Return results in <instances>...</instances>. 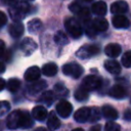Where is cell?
I'll return each mask as SVG.
<instances>
[{
    "label": "cell",
    "instance_id": "ac0fdd59",
    "mask_svg": "<svg viewBox=\"0 0 131 131\" xmlns=\"http://www.w3.org/2000/svg\"><path fill=\"white\" fill-rule=\"evenodd\" d=\"M60 126V121L57 118V116L55 115L54 112H51L47 118V127L50 131H54L56 129H58Z\"/></svg>",
    "mask_w": 131,
    "mask_h": 131
},
{
    "label": "cell",
    "instance_id": "8992f818",
    "mask_svg": "<svg viewBox=\"0 0 131 131\" xmlns=\"http://www.w3.org/2000/svg\"><path fill=\"white\" fill-rule=\"evenodd\" d=\"M97 53H99V47L96 45H85L78 49L76 52V55L81 59H86L95 56Z\"/></svg>",
    "mask_w": 131,
    "mask_h": 131
},
{
    "label": "cell",
    "instance_id": "4316f807",
    "mask_svg": "<svg viewBox=\"0 0 131 131\" xmlns=\"http://www.w3.org/2000/svg\"><path fill=\"white\" fill-rule=\"evenodd\" d=\"M54 41L55 43H57L58 45H64L69 42V39H68V36L66 35L64 32L62 31H58L55 36H54Z\"/></svg>",
    "mask_w": 131,
    "mask_h": 131
},
{
    "label": "cell",
    "instance_id": "484cf974",
    "mask_svg": "<svg viewBox=\"0 0 131 131\" xmlns=\"http://www.w3.org/2000/svg\"><path fill=\"white\" fill-rule=\"evenodd\" d=\"M20 87V81L16 78H11L7 82V89L10 92H16Z\"/></svg>",
    "mask_w": 131,
    "mask_h": 131
},
{
    "label": "cell",
    "instance_id": "b9f144b4",
    "mask_svg": "<svg viewBox=\"0 0 131 131\" xmlns=\"http://www.w3.org/2000/svg\"><path fill=\"white\" fill-rule=\"evenodd\" d=\"M90 131H101V130H100V126H99V125L93 126V127L90 129Z\"/></svg>",
    "mask_w": 131,
    "mask_h": 131
},
{
    "label": "cell",
    "instance_id": "7bdbcfd3",
    "mask_svg": "<svg viewBox=\"0 0 131 131\" xmlns=\"http://www.w3.org/2000/svg\"><path fill=\"white\" fill-rule=\"evenodd\" d=\"M4 71H5V66L2 62H0V74L4 73Z\"/></svg>",
    "mask_w": 131,
    "mask_h": 131
},
{
    "label": "cell",
    "instance_id": "5bb4252c",
    "mask_svg": "<svg viewBox=\"0 0 131 131\" xmlns=\"http://www.w3.org/2000/svg\"><path fill=\"white\" fill-rule=\"evenodd\" d=\"M104 68H105V70H106L108 73H111V74H113V75H118V74L121 73V66H120V63H119L117 60H115V59L105 60V62H104Z\"/></svg>",
    "mask_w": 131,
    "mask_h": 131
},
{
    "label": "cell",
    "instance_id": "e0dca14e",
    "mask_svg": "<svg viewBox=\"0 0 131 131\" xmlns=\"http://www.w3.org/2000/svg\"><path fill=\"white\" fill-rule=\"evenodd\" d=\"M121 51H122L121 46H120L119 44H116V43H111V44L106 45V47H105V49H104L105 54H106L107 56L114 57V58L117 57V56H119L120 53H121Z\"/></svg>",
    "mask_w": 131,
    "mask_h": 131
},
{
    "label": "cell",
    "instance_id": "d590c367",
    "mask_svg": "<svg viewBox=\"0 0 131 131\" xmlns=\"http://www.w3.org/2000/svg\"><path fill=\"white\" fill-rule=\"evenodd\" d=\"M80 9H81V7H80V5H79L77 2H73V3L70 5V10H71V11H73V12L78 13Z\"/></svg>",
    "mask_w": 131,
    "mask_h": 131
},
{
    "label": "cell",
    "instance_id": "f546056e",
    "mask_svg": "<svg viewBox=\"0 0 131 131\" xmlns=\"http://www.w3.org/2000/svg\"><path fill=\"white\" fill-rule=\"evenodd\" d=\"M122 64L125 68L131 67V51H126L122 56Z\"/></svg>",
    "mask_w": 131,
    "mask_h": 131
},
{
    "label": "cell",
    "instance_id": "5b68a950",
    "mask_svg": "<svg viewBox=\"0 0 131 131\" xmlns=\"http://www.w3.org/2000/svg\"><path fill=\"white\" fill-rule=\"evenodd\" d=\"M100 86H101V79L94 75L86 76L83 79L82 85H81V87H83L87 91H94L98 89Z\"/></svg>",
    "mask_w": 131,
    "mask_h": 131
},
{
    "label": "cell",
    "instance_id": "ab89813d",
    "mask_svg": "<svg viewBox=\"0 0 131 131\" xmlns=\"http://www.w3.org/2000/svg\"><path fill=\"white\" fill-rule=\"evenodd\" d=\"M124 118L127 121H131V110H127L124 114Z\"/></svg>",
    "mask_w": 131,
    "mask_h": 131
},
{
    "label": "cell",
    "instance_id": "cb8c5ba5",
    "mask_svg": "<svg viewBox=\"0 0 131 131\" xmlns=\"http://www.w3.org/2000/svg\"><path fill=\"white\" fill-rule=\"evenodd\" d=\"M42 28V23L40 19L38 18H35V19H32L28 23V31L31 33V34H36L38 33Z\"/></svg>",
    "mask_w": 131,
    "mask_h": 131
},
{
    "label": "cell",
    "instance_id": "836d02e7",
    "mask_svg": "<svg viewBox=\"0 0 131 131\" xmlns=\"http://www.w3.org/2000/svg\"><path fill=\"white\" fill-rule=\"evenodd\" d=\"M10 110V104L8 101H0V117L4 116Z\"/></svg>",
    "mask_w": 131,
    "mask_h": 131
},
{
    "label": "cell",
    "instance_id": "7402d4cb",
    "mask_svg": "<svg viewBox=\"0 0 131 131\" xmlns=\"http://www.w3.org/2000/svg\"><path fill=\"white\" fill-rule=\"evenodd\" d=\"M92 26L96 32H103L108 28V23L103 17H97L92 21Z\"/></svg>",
    "mask_w": 131,
    "mask_h": 131
},
{
    "label": "cell",
    "instance_id": "f1b7e54d",
    "mask_svg": "<svg viewBox=\"0 0 131 131\" xmlns=\"http://www.w3.org/2000/svg\"><path fill=\"white\" fill-rule=\"evenodd\" d=\"M79 17L83 20V23H86L88 20H90V11L88 8H81L78 12Z\"/></svg>",
    "mask_w": 131,
    "mask_h": 131
},
{
    "label": "cell",
    "instance_id": "7a4b0ae2",
    "mask_svg": "<svg viewBox=\"0 0 131 131\" xmlns=\"http://www.w3.org/2000/svg\"><path fill=\"white\" fill-rule=\"evenodd\" d=\"M30 9L31 7L27 2H20L14 4L9 9V14L14 21H19L30 13Z\"/></svg>",
    "mask_w": 131,
    "mask_h": 131
},
{
    "label": "cell",
    "instance_id": "6da1fadb",
    "mask_svg": "<svg viewBox=\"0 0 131 131\" xmlns=\"http://www.w3.org/2000/svg\"><path fill=\"white\" fill-rule=\"evenodd\" d=\"M34 124L31 115L26 111H13L6 119V126L9 129L30 128Z\"/></svg>",
    "mask_w": 131,
    "mask_h": 131
},
{
    "label": "cell",
    "instance_id": "ba28073f",
    "mask_svg": "<svg viewBox=\"0 0 131 131\" xmlns=\"http://www.w3.org/2000/svg\"><path fill=\"white\" fill-rule=\"evenodd\" d=\"M37 49V43L32 38H25L20 43V50L26 55H31Z\"/></svg>",
    "mask_w": 131,
    "mask_h": 131
},
{
    "label": "cell",
    "instance_id": "9a60e30c",
    "mask_svg": "<svg viewBox=\"0 0 131 131\" xmlns=\"http://www.w3.org/2000/svg\"><path fill=\"white\" fill-rule=\"evenodd\" d=\"M47 86V83L43 80H37L35 81L33 84H31L28 88V91L31 94H38L40 92H42Z\"/></svg>",
    "mask_w": 131,
    "mask_h": 131
},
{
    "label": "cell",
    "instance_id": "4dcf8cb0",
    "mask_svg": "<svg viewBox=\"0 0 131 131\" xmlns=\"http://www.w3.org/2000/svg\"><path fill=\"white\" fill-rule=\"evenodd\" d=\"M100 118V114H99V110L97 107H91L90 108V117H89V120L91 122H95L97 120H99Z\"/></svg>",
    "mask_w": 131,
    "mask_h": 131
},
{
    "label": "cell",
    "instance_id": "8d00e7d4",
    "mask_svg": "<svg viewBox=\"0 0 131 131\" xmlns=\"http://www.w3.org/2000/svg\"><path fill=\"white\" fill-rule=\"evenodd\" d=\"M6 20H7V17L5 15V13L0 11V28L6 24Z\"/></svg>",
    "mask_w": 131,
    "mask_h": 131
},
{
    "label": "cell",
    "instance_id": "d6986e66",
    "mask_svg": "<svg viewBox=\"0 0 131 131\" xmlns=\"http://www.w3.org/2000/svg\"><path fill=\"white\" fill-rule=\"evenodd\" d=\"M108 94L114 98L122 99L126 96V90L124 89V87H122L120 85H115L110 89Z\"/></svg>",
    "mask_w": 131,
    "mask_h": 131
},
{
    "label": "cell",
    "instance_id": "4fadbf2b",
    "mask_svg": "<svg viewBox=\"0 0 131 131\" xmlns=\"http://www.w3.org/2000/svg\"><path fill=\"white\" fill-rule=\"evenodd\" d=\"M130 25L128 18L123 14H118L113 17V26L117 29H126Z\"/></svg>",
    "mask_w": 131,
    "mask_h": 131
},
{
    "label": "cell",
    "instance_id": "44dd1931",
    "mask_svg": "<svg viewBox=\"0 0 131 131\" xmlns=\"http://www.w3.org/2000/svg\"><path fill=\"white\" fill-rule=\"evenodd\" d=\"M91 10H92V12H93L94 14L103 16V15L106 13L107 7H106V4H105L103 1H97V2H95L94 4H92Z\"/></svg>",
    "mask_w": 131,
    "mask_h": 131
},
{
    "label": "cell",
    "instance_id": "7c38bea8",
    "mask_svg": "<svg viewBox=\"0 0 131 131\" xmlns=\"http://www.w3.org/2000/svg\"><path fill=\"white\" fill-rule=\"evenodd\" d=\"M8 32L12 38H19L24 34V25L20 21H14L9 26Z\"/></svg>",
    "mask_w": 131,
    "mask_h": 131
},
{
    "label": "cell",
    "instance_id": "f6af8a7d",
    "mask_svg": "<svg viewBox=\"0 0 131 131\" xmlns=\"http://www.w3.org/2000/svg\"><path fill=\"white\" fill-rule=\"evenodd\" d=\"M84 1H86V2H91V1H93V0H84Z\"/></svg>",
    "mask_w": 131,
    "mask_h": 131
},
{
    "label": "cell",
    "instance_id": "603a6c76",
    "mask_svg": "<svg viewBox=\"0 0 131 131\" xmlns=\"http://www.w3.org/2000/svg\"><path fill=\"white\" fill-rule=\"evenodd\" d=\"M56 73H57V66L54 62H48L42 67V74L47 77H52Z\"/></svg>",
    "mask_w": 131,
    "mask_h": 131
},
{
    "label": "cell",
    "instance_id": "277c9868",
    "mask_svg": "<svg viewBox=\"0 0 131 131\" xmlns=\"http://www.w3.org/2000/svg\"><path fill=\"white\" fill-rule=\"evenodd\" d=\"M83 68L77 62H69L62 67V73L66 76L72 77L74 79L80 78L83 74Z\"/></svg>",
    "mask_w": 131,
    "mask_h": 131
},
{
    "label": "cell",
    "instance_id": "f35d334b",
    "mask_svg": "<svg viewBox=\"0 0 131 131\" xmlns=\"http://www.w3.org/2000/svg\"><path fill=\"white\" fill-rule=\"evenodd\" d=\"M4 52H5V43H4V41L0 40V57L3 56Z\"/></svg>",
    "mask_w": 131,
    "mask_h": 131
},
{
    "label": "cell",
    "instance_id": "ffe728a7",
    "mask_svg": "<svg viewBox=\"0 0 131 131\" xmlns=\"http://www.w3.org/2000/svg\"><path fill=\"white\" fill-rule=\"evenodd\" d=\"M101 113L106 119H111V120H116L119 117L117 110L115 107H113L112 105H108V104H105L102 106Z\"/></svg>",
    "mask_w": 131,
    "mask_h": 131
},
{
    "label": "cell",
    "instance_id": "8fae6325",
    "mask_svg": "<svg viewBox=\"0 0 131 131\" xmlns=\"http://www.w3.org/2000/svg\"><path fill=\"white\" fill-rule=\"evenodd\" d=\"M89 117H90V107H87V106L79 108L74 114V118L78 123L86 122L87 120H89Z\"/></svg>",
    "mask_w": 131,
    "mask_h": 131
},
{
    "label": "cell",
    "instance_id": "30bf717a",
    "mask_svg": "<svg viewBox=\"0 0 131 131\" xmlns=\"http://www.w3.org/2000/svg\"><path fill=\"white\" fill-rule=\"evenodd\" d=\"M128 4L126 1H123V0H118L116 2H114L112 5H111V11L115 14H123L125 12H127L128 10Z\"/></svg>",
    "mask_w": 131,
    "mask_h": 131
},
{
    "label": "cell",
    "instance_id": "ee69618b",
    "mask_svg": "<svg viewBox=\"0 0 131 131\" xmlns=\"http://www.w3.org/2000/svg\"><path fill=\"white\" fill-rule=\"evenodd\" d=\"M72 131H84L82 128H76V129H74V130H72Z\"/></svg>",
    "mask_w": 131,
    "mask_h": 131
},
{
    "label": "cell",
    "instance_id": "1f68e13d",
    "mask_svg": "<svg viewBox=\"0 0 131 131\" xmlns=\"http://www.w3.org/2000/svg\"><path fill=\"white\" fill-rule=\"evenodd\" d=\"M84 24H85L86 34H87L89 37H92V38H93L97 32L94 30V28H93V26H92V23H90V20H88V21H86V23H84Z\"/></svg>",
    "mask_w": 131,
    "mask_h": 131
},
{
    "label": "cell",
    "instance_id": "3957f363",
    "mask_svg": "<svg viewBox=\"0 0 131 131\" xmlns=\"http://www.w3.org/2000/svg\"><path fill=\"white\" fill-rule=\"evenodd\" d=\"M64 27H66L67 31L69 32V34L75 39L80 38L82 33H83V30H82L80 23L74 17H68L64 20Z\"/></svg>",
    "mask_w": 131,
    "mask_h": 131
},
{
    "label": "cell",
    "instance_id": "60d3db41",
    "mask_svg": "<svg viewBox=\"0 0 131 131\" xmlns=\"http://www.w3.org/2000/svg\"><path fill=\"white\" fill-rule=\"evenodd\" d=\"M5 87H6V82L4 81V79L0 78V91H2Z\"/></svg>",
    "mask_w": 131,
    "mask_h": 131
},
{
    "label": "cell",
    "instance_id": "83f0119b",
    "mask_svg": "<svg viewBox=\"0 0 131 131\" xmlns=\"http://www.w3.org/2000/svg\"><path fill=\"white\" fill-rule=\"evenodd\" d=\"M88 96H89L88 91L85 90L83 87H79V88L76 90V92H75V98H76L77 100H79V101H84V100H86V99L88 98Z\"/></svg>",
    "mask_w": 131,
    "mask_h": 131
},
{
    "label": "cell",
    "instance_id": "d6a6232c",
    "mask_svg": "<svg viewBox=\"0 0 131 131\" xmlns=\"http://www.w3.org/2000/svg\"><path fill=\"white\" fill-rule=\"evenodd\" d=\"M104 131H121V127L115 122H108L105 124Z\"/></svg>",
    "mask_w": 131,
    "mask_h": 131
},
{
    "label": "cell",
    "instance_id": "d4e9b609",
    "mask_svg": "<svg viewBox=\"0 0 131 131\" xmlns=\"http://www.w3.org/2000/svg\"><path fill=\"white\" fill-rule=\"evenodd\" d=\"M54 98H55V96H54V92H53V91H45V92H43V93L41 94L39 100L49 106V105H51L52 102L54 101Z\"/></svg>",
    "mask_w": 131,
    "mask_h": 131
},
{
    "label": "cell",
    "instance_id": "74e56055",
    "mask_svg": "<svg viewBox=\"0 0 131 131\" xmlns=\"http://www.w3.org/2000/svg\"><path fill=\"white\" fill-rule=\"evenodd\" d=\"M1 2L5 5H10V6H13L14 4H16L17 0H1Z\"/></svg>",
    "mask_w": 131,
    "mask_h": 131
},
{
    "label": "cell",
    "instance_id": "2e32d148",
    "mask_svg": "<svg viewBox=\"0 0 131 131\" xmlns=\"http://www.w3.org/2000/svg\"><path fill=\"white\" fill-rule=\"evenodd\" d=\"M32 116H33V118H34L35 120L42 122V121H44V120L47 118V111H46V108H45L44 106H42V105H37V106H35V107L33 108V111H32Z\"/></svg>",
    "mask_w": 131,
    "mask_h": 131
},
{
    "label": "cell",
    "instance_id": "9c48e42d",
    "mask_svg": "<svg viewBox=\"0 0 131 131\" xmlns=\"http://www.w3.org/2000/svg\"><path fill=\"white\" fill-rule=\"evenodd\" d=\"M41 76V71L38 67L34 66V67H31L29 68L26 72H25V79L26 81L28 82H35L37 81Z\"/></svg>",
    "mask_w": 131,
    "mask_h": 131
},
{
    "label": "cell",
    "instance_id": "52a82bcc",
    "mask_svg": "<svg viewBox=\"0 0 131 131\" xmlns=\"http://www.w3.org/2000/svg\"><path fill=\"white\" fill-rule=\"evenodd\" d=\"M73 111L72 104L67 100H60L56 104V112L61 118H68Z\"/></svg>",
    "mask_w": 131,
    "mask_h": 131
},
{
    "label": "cell",
    "instance_id": "e575fe53",
    "mask_svg": "<svg viewBox=\"0 0 131 131\" xmlns=\"http://www.w3.org/2000/svg\"><path fill=\"white\" fill-rule=\"evenodd\" d=\"M54 90L57 92L59 95H68V90L61 85V84H56L54 87Z\"/></svg>",
    "mask_w": 131,
    "mask_h": 131
}]
</instances>
